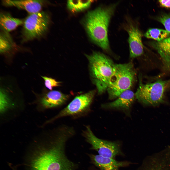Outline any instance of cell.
Wrapping results in <instances>:
<instances>
[{"label":"cell","mask_w":170,"mask_h":170,"mask_svg":"<svg viewBox=\"0 0 170 170\" xmlns=\"http://www.w3.org/2000/svg\"><path fill=\"white\" fill-rule=\"evenodd\" d=\"M75 133L72 127L56 128L47 141L35 145L27 157L29 170H74L76 165L66 156L65 145Z\"/></svg>","instance_id":"obj_1"},{"label":"cell","mask_w":170,"mask_h":170,"mask_svg":"<svg viewBox=\"0 0 170 170\" xmlns=\"http://www.w3.org/2000/svg\"><path fill=\"white\" fill-rule=\"evenodd\" d=\"M117 4L98 8L89 11L85 17V26L89 36L95 43L105 51L109 49L108 27Z\"/></svg>","instance_id":"obj_2"},{"label":"cell","mask_w":170,"mask_h":170,"mask_svg":"<svg viewBox=\"0 0 170 170\" xmlns=\"http://www.w3.org/2000/svg\"><path fill=\"white\" fill-rule=\"evenodd\" d=\"M85 56L89 61L93 83L98 94H101L107 91L115 64L109 57L99 52H94Z\"/></svg>","instance_id":"obj_3"},{"label":"cell","mask_w":170,"mask_h":170,"mask_svg":"<svg viewBox=\"0 0 170 170\" xmlns=\"http://www.w3.org/2000/svg\"><path fill=\"white\" fill-rule=\"evenodd\" d=\"M136 74L132 62L115 64L107 90L109 99L117 98L124 91L130 89L136 80Z\"/></svg>","instance_id":"obj_4"},{"label":"cell","mask_w":170,"mask_h":170,"mask_svg":"<svg viewBox=\"0 0 170 170\" xmlns=\"http://www.w3.org/2000/svg\"><path fill=\"white\" fill-rule=\"evenodd\" d=\"M170 86V79L145 84L140 81L135 98L144 105L158 106L164 102L165 93Z\"/></svg>","instance_id":"obj_5"},{"label":"cell","mask_w":170,"mask_h":170,"mask_svg":"<svg viewBox=\"0 0 170 170\" xmlns=\"http://www.w3.org/2000/svg\"><path fill=\"white\" fill-rule=\"evenodd\" d=\"M50 18L43 11L29 14L24 20L22 34L25 42L39 38L45 34L48 29Z\"/></svg>","instance_id":"obj_6"},{"label":"cell","mask_w":170,"mask_h":170,"mask_svg":"<svg viewBox=\"0 0 170 170\" xmlns=\"http://www.w3.org/2000/svg\"><path fill=\"white\" fill-rule=\"evenodd\" d=\"M82 134L86 141L90 144L91 149L96 151L100 156L115 158L121 153L118 143L98 138L94 134L89 126H86Z\"/></svg>","instance_id":"obj_7"},{"label":"cell","mask_w":170,"mask_h":170,"mask_svg":"<svg viewBox=\"0 0 170 170\" xmlns=\"http://www.w3.org/2000/svg\"><path fill=\"white\" fill-rule=\"evenodd\" d=\"M96 93L93 90L76 96L65 108L48 121L50 123L57 119L67 116L81 115L89 109Z\"/></svg>","instance_id":"obj_8"},{"label":"cell","mask_w":170,"mask_h":170,"mask_svg":"<svg viewBox=\"0 0 170 170\" xmlns=\"http://www.w3.org/2000/svg\"><path fill=\"white\" fill-rule=\"evenodd\" d=\"M126 30L129 35L130 57L133 59L140 56L144 52L141 32L137 26L131 22L127 24Z\"/></svg>","instance_id":"obj_9"},{"label":"cell","mask_w":170,"mask_h":170,"mask_svg":"<svg viewBox=\"0 0 170 170\" xmlns=\"http://www.w3.org/2000/svg\"><path fill=\"white\" fill-rule=\"evenodd\" d=\"M135 98V93L129 89L122 93L114 101L101 105L102 108L107 109H116L126 111L130 110Z\"/></svg>","instance_id":"obj_10"},{"label":"cell","mask_w":170,"mask_h":170,"mask_svg":"<svg viewBox=\"0 0 170 170\" xmlns=\"http://www.w3.org/2000/svg\"><path fill=\"white\" fill-rule=\"evenodd\" d=\"M46 1L42 0H4L2 1V3L4 6L24 9L31 14L41 11L46 4Z\"/></svg>","instance_id":"obj_11"},{"label":"cell","mask_w":170,"mask_h":170,"mask_svg":"<svg viewBox=\"0 0 170 170\" xmlns=\"http://www.w3.org/2000/svg\"><path fill=\"white\" fill-rule=\"evenodd\" d=\"M89 157L92 163L100 170H119L121 167L130 164L125 161H119L115 158L104 157L98 155L91 154Z\"/></svg>","instance_id":"obj_12"},{"label":"cell","mask_w":170,"mask_h":170,"mask_svg":"<svg viewBox=\"0 0 170 170\" xmlns=\"http://www.w3.org/2000/svg\"><path fill=\"white\" fill-rule=\"evenodd\" d=\"M69 96L57 90L50 91L41 99L40 104L45 109L57 107L64 104L68 100Z\"/></svg>","instance_id":"obj_13"},{"label":"cell","mask_w":170,"mask_h":170,"mask_svg":"<svg viewBox=\"0 0 170 170\" xmlns=\"http://www.w3.org/2000/svg\"><path fill=\"white\" fill-rule=\"evenodd\" d=\"M24 21L22 19L13 17L9 13H0V28L2 31L9 33L23 25Z\"/></svg>","instance_id":"obj_14"},{"label":"cell","mask_w":170,"mask_h":170,"mask_svg":"<svg viewBox=\"0 0 170 170\" xmlns=\"http://www.w3.org/2000/svg\"><path fill=\"white\" fill-rule=\"evenodd\" d=\"M154 47L161 56L164 67L170 69V37L154 43Z\"/></svg>","instance_id":"obj_15"},{"label":"cell","mask_w":170,"mask_h":170,"mask_svg":"<svg viewBox=\"0 0 170 170\" xmlns=\"http://www.w3.org/2000/svg\"><path fill=\"white\" fill-rule=\"evenodd\" d=\"M0 51L4 53L11 50L15 46L13 40L9 33L1 31L0 33Z\"/></svg>","instance_id":"obj_16"},{"label":"cell","mask_w":170,"mask_h":170,"mask_svg":"<svg viewBox=\"0 0 170 170\" xmlns=\"http://www.w3.org/2000/svg\"><path fill=\"white\" fill-rule=\"evenodd\" d=\"M170 33L166 30L157 28L149 29L144 34L146 38L159 42L167 38Z\"/></svg>","instance_id":"obj_17"},{"label":"cell","mask_w":170,"mask_h":170,"mask_svg":"<svg viewBox=\"0 0 170 170\" xmlns=\"http://www.w3.org/2000/svg\"><path fill=\"white\" fill-rule=\"evenodd\" d=\"M91 3L90 0H69L67 2V7L72 11L78 12L88 8Z\"/></svg>","instance_id":"obj_18"},{"label":"cell","mask_w":170,"mask_h":170,"mask_svg":"<svg viewBox=\"0 0 170 170\" xmlns=\"http://www.w3.org/2000/svg\"><path fill=\"white\" fill-rule=\"evenodd\" d=\"M14 104L4 90L2 89L0 92V112L4 114L9 109L13 108Z\"/></svg>","instance_id":"obj_19"},{"label":"cell","mask_w":170,"mask_h":170,"mask_svg":"<svg viewBox=\"0 0 170 170\" xmlns=\"http://www.w3.org/2000/svg\"><path fill=\"white\" fill-rule=\"evenodd\" d=\"M157 19L170 34V13L162 14L158 17Z\"/></svg>","instance_id":"obj_20"},{"label":"cell","mask_w":170,"mask_h":170,"mask_svg":"<svg viewBox=\"0 0 170 170\" xmlns=\"http://www.w3.org/2000/svg\"><path fill=\"white\" fill-rule=\"evenodd\" d=\"M44 81L45 86L50 90H51L54 87L59 86L61 82L56 81L55 79L46 76H41Z\"/></svg>","instance_id":"obj_21"},{"label":"cell","mask_w":170,"mask_h":170,"mask_svg":"<svg viewBox=\"0 0 170 170\" xmlns=\"http://www.w3.org/2000/svg\"><path fill=\"white\" fill-rule=\"evenodd\" d=\"M158 1L162 7L170 8V0H160Z\"/></svg>","instance_id":"obj_22"},{"label":"cell","mask_w":170,"mask_h":170,"mask_svg":"<svg viewBox=\"0 0 170 170\" xmlns=\"http://www.w3.org/2000/svg\"><path fill=\"white\" fill-rule=\"evenodd\" d=\"M162 169H161V168H159V167H156V168H153L151 169L150 170L149 169L148 170H161Z\"/></svg>","instance_id":"obj_23"}]
</instances>
